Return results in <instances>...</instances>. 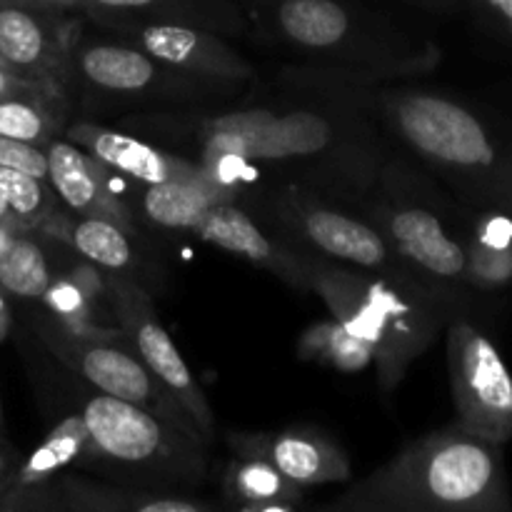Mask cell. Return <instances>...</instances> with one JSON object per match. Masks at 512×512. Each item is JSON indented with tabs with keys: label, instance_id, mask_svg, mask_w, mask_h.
Listing matches in <instances>:
<instances>
[{
	"label": "cell",
	"instance_id": "cell-1",
	"mask_svg": "<svg viewBox=\"0 0 512 512\" xmlns=\"http://www.w3.org/2000/svg\"><path fill=\"white\" fill-rule=\"evenodd\" d=\"M303 98L293 105L228 110H145L125 115L120 128L200 165L240 160L265 180L358 205L395 160L393 143L358 105L315 88H303Z\"/></svg>",
	"mask_w": 512,
	"mask_h": 512
},
{
	"label": "cell",
	"instance_id": "cell-2",
	"mask_svg": "<svg viewBox=\"0 0 512 512\" xmlns=\"http://www.w3.org/2000/svg\"><path fill=\"white\" fill-rule=\"evenodd\" d=\"M290 80L363 108L385 138L423 163L458 200L512 215V120L453 90L365 83L303 68Z\"/></svg>",
	"mask_w": 512,
	"mask_h": 512
},
{
	"label": "cell",
	"instance_id": "cell-3",
	"mask_svg": "<svg viewBox=\"0 0 512 512\" xmlns=\"http://www.w3.org/2000/svg\"><path fill=\"white\" fill-rule=\"evenodd\" d=\"M250 23L285 55L348 80L393 83L443 60L435 40L355 0H258Z\"/></svg>",
	"mask_w": 512,
	"mask_h": 512
},
{
	"label": "cell",
	"instance_id": "cell-4",
	"mask_svg": "<svg viewBox=\"0 0 512 512\" xmlns=\"http://www.w3.org/2000/svg\"><path fill=\"white\" fill-rule=\"evenodd\" d=\"M330 512H510L503 445L455 423L405 445L343 495Z\"/></svg>",
	"mask_w": 512,
	"mask_h": 512
},
{
	"label": "cell",
	"instance_id": "cell-5",
	"mask_svg": "<svg viewBox=\"0 0 512 512\" xmlns=\"http://www.w3.org/2000/svg\"><path fill=\"white\" fill-rule=\"evenodd\" d=\"M340 325L370 345L378 385L393 395L410 363L435 343L455 310L408 275H378L320 258L313 290Z\"/></svg>",
	"mask_w": 512,
	"mask_h": 512
},
{
	"label": "cell",
	"instance_id": "cell-6",
	"mask_svg": "<svg viewBox=\"0 0 512 512\" xmlns=\"http://www.w3.org/2000/svg\"><path fill=\"white\" fill-rule=\"evenodd\" d=\"M358 208L380 230L400 268L430 295L465 315L473 290L465 265L463 200L448 198L395 158Z\"/></svg>",
	"mask_w": 512,
	"mask_h": 512
},
{
	"label": "cell",
	"instance_id": "cell-7",
	"mask_svg": "<svg viewBox=\"0 0 512 512\" xmlns=\"http://www.w3.org/2000/svg\"><path fill=\"white\" fill-rule=\"evenodd\" d=\"M88 428L80 468L133 488L193 493L208 475V445L170 420L110 395L93 393L78 410Z\"/></svg>",
	"mask_w": 512,
	"mask_h": 512
},
{
	"label": "cell",
	"instance_id": "cell-8",
	"mask_svg": "<svg viewBox=\"0 0 512 512\" xmlns=\"http://www.w3.org/2000/svg\"><path fill=\"white\" fill-rule=\"evenodd\" d=\"M78 28L65 70V100L78 93L85 105L103 108H193L230 98L238 83L180 73L138 45L98 28Z\"/></svg>",
	"mask_w": 512,
	"mask_h": 512
},
{
	"label": "cell",
	"instance_id": "cell-9",
	"mask_svg": "<svg viewBox=\"0 0 512 512\" xmlns=\"http://www.w3.org/2000/svg\"><path fill=\"white\" fill-rule=\"evenodd\" d=\"M258 213L288 243L305 253L378 275H408L380 235V230L353 208L293 183H268L253 193ZM410 278V275H408Z\"/></svg>",
	"mask_w": 512,
	"mask_h": 512
},
{
	"label": "cell",
	"instance_id": "cell-10",
	"mask_svg": "<svg viewBox=\"0 0 512 512\" xmlns=\"http://www.w3.org/2000/svg\"><path fill=\"white\" fill-rule=\"evenodd\" d=\"M38 335L48 345L50 353L60 363L68 365L93 390L150 410V413L170 420L200 440L193 420L183 413V408L170 398L168 390L145 368L125 333L115 335V338H85V335L68 333L50 318H43L38 323Z\"/></svg>",
	"mask_w": 512,
	"mask_h": 512
},
{
	"label": "cell",
	"instance_id": "cell-11",
	"mask_svg": "<svg viewBox=\"0 0 512 512\" xmlns=\"http://www.w3.org/2000/svg\"><path fill=\"white\" fill-rule=\"evenodd\" d=\"M448 370L458 423L495 445L512 440V373L498 345L465 315L448 323Z\"/></svg>",
	"mask_w": 512,
	"mask_h": 512
},
{
	"label": "cell",
	"instance_id": "cell-12",
	"mask_svg": "<svg viewBox=\"0 0 512 512\" xmlns=\"http://www.w3.org/2000/svg\"><path fill=\"white\" fill-rule=\"evenodd\" d=\"M103 275L105 290H108L110 305H113L120 330L130 340L145 368L155 375V380L168 390L170 398L193 420L200 440L210 448L215 443V435H218L215 433V413L195 375L185 365L178 345L173 343L170 333L160 323L158 310H155L150 295L130 275Z\"/></svg>",
	"mask_w": 512,
	"mask_h": 512
},
{
	"label": "cell",
	"instance_id": "cell-13",
	"mask_svg": "<svg viewBox=\"0 0 512 512\" xmlns=\"http://www.w3.org/2000/svg\"><path fill=\"white\" fill-rule=\"evenodd\" d=\"M75 35V10L35 0H0V60L38 88L65 95Z\"/></svg>",
	"mask_w": 512,
	"mask_h": 512
},
{
	"label": "cell",
	"instance_id": "cell-14",
	"mask_svg": "<svg viewBox=\"0 0 512 512\" xmlns=\"http://www.w3.org/2000/svg\"><path fill=\"white\" fill-rule=\"evenodd\" d=\"M193 235L235 258L268 270L290 288L303 290V293L313 290L320 255L305 253L298 245L288 243L283 235L268 233L245 205L233 203V200L213 205Z\"/></svg>",
	"mask_w": 512,
	"mask_h": 512
},
{
	"label": "cell",
	"instance_id": "cell-15",
	"mask_svg": "<svg viewBox=\"0 0 512 512\" xmlns=\"http://www.w3.org/2000/svg\"><path fill=\"white\" fill-rule=\"evenodd\" d=\"M103 30L138 45L180 73L238 85L255 78L250 60L243 58L225 35L213 30L178 23H135Z\"/></svg>",
	"mask_w": 512,
	"mask_h": 512
},
{
	"label": "cell",
	"instance_id": "cell-16",
	"mask_svg": "<svg viewBox=\"0 0 512 512\" xmlns=\"http://www.w3.org/2000/svg\"><path fill=\"white\" fill-rule=\"evenodd\" d=\"M63 135L130 183L155 185L170 180H213L208 170L195 160L118 125L110 128L93 120H78V123H65Z\"/></svg>",
	"mask_w": 512,
	"mask_h": 512
},
{
	"label": "cell",
	"instance_id": "cell-17",
	"mask_svg": "<svg viewBox=\"0 0 512 512\" xmlns=\"http://www.w3.org/2000/svg\"><path fill=\"white\" fill-rule=\"evenodd\" d=\"M43 150L48 160V183L68 213L108 218L133 233L135 218L120 195V175L98 163L65 135L50 140Z\"/></svg>",
	"mask_w": 512,
	"mask_h": 512
},
{
	"label": "cell",
	"instance_id": "cell-18",
	"mask_svg": "<svg viewBox=\"0 0 512 512\" xmlns=\"http://www.w3.org/2000/svg\"><path fill=\"white\" fill-rule=\"evenodd\" d=\"M228 445L233 455L268 460L285 478L305 490L350 480L348 455L330 435L320 430L290 428L280 433H230Z\"/></svg>",
	"mask_w": 512,
	"mask_h": 512
},
{
	"label": "cell",
	"instance_id": "cell-19",
	"mask_svg": "<svg viewBox=\"0 0 512 512\" xmlns=\"http://www.w3.org/2000/svg\"><path fill=\"white\" fill-rule=\"evenodd\" d=\"M28 510H75V512H213L223 503L195 498L175 490L133 488L115 480H90L65 470L45 485Z\"/></svg>",
	"mask_w": 512,
	"mask_h": 512
},
{
	"label": "cell",
	"instance_id": "cell-20",
	"mask_svg": "<svg viewBox=\"0 0 512 512\" xmlns=\"http://www.w3.org/2000/svg\"><path fill=\"white\" fill-rule=\"evenodd\" d=\"M95 28L135 23H178L233 38L250 30V18L235 0H80Z\"/></svg>",
	"mask_w": 512,
	"mask_h": 512
},
{
	"label": "cell",
	"instance_id": "cell-21",
	"mask_svg": "<svg viewBox=\"0 0 512 512\" xmlns=\"http://www.w3.org/2000/svg\"><path fill=\"white\" fill-rule=\"evenodd\" d=\"M88 445V428L83 415H65L40 440L38 448L10 470L0 488V510H28L35 495L53 483L65 470L80 468Z\"/></svg>",
	"mask_w": 512,
	"mask_h": 512
},
{
	"label": "cell",
	"instance_id": "cell-22",
	"mask_svg": "<svg viewBox=\"0 0 512 512\" xmlns=\"http://www.w3.org/2000/svg\"><path fill=\"white\" fill-rule=\"evenodd\" d=\"M40 303L63 330L85 338H115L123 335L118 320H105L103 310H113L105 290L103 270L83 260L68 273H55Z\"/></svg>",
	"mask_w": 512,
	"mask_h": 512
},
{
	"label": "cell",
	"instance_id": "cell-23",
	"mask_svg": "<svg viewBox=\"0 0 512 512\" xmlns=\"http://www.w3.org/2000/svg\"><path fill=\"white\" fill-rule=\"evenodd\" d=\"M465 265L473 295L512 288V215L498 208L465 205Z\"/></svg>",
	"mask_w": 512,
	"mask_h": 512
},
{
	"label": "cell",
	"instance_id": "cell-24",
	"mask_svg": "<svg viewBox=\"0 0 512 512\" xmlns=\"http://www.w3.org/2000/svg\"><path fill=\"white\" fill-rule=\"evenodd\" d=\"M133 198L150 225L168 233H195L213 205L233 200L213 180H170V183H133ZM235 203V200H233Z\"/></svg>",
	"mask_w": 512,
	"mask_h": 512
},
{
	"label": "cell",
	"instance_id": "cell-25",
	"mask_svg": "<svg viewBox=\"0 0 512 512\" xmlns=\"http://www.w3.org/2000/svg\"><path fill=\"white\" fill-rule=\"evenodd\" d=\"M305 488L253 455H233L223 473V508L240 512H293L303 505Z\"/></svg>",
	"mask_w": 512,
	"mask_h": 512
},
{
	"label": "cell",
	"instance_id": "cell-26",
	"mask_svg": "<svg viewBox=\"0 0 512 512\" xmlns=\"http://www.w3.org/2000/svg\"><path fill=\"white\" fill-rule=\"evenodd\" d=\"M43 233L73 248L80 258L93 263L103 273L130 275V270L138 265V250L130 240L133 233L108 218L75 215L65 210Z\"/></svg>",
	"mask_w": 512,
	"mask_h": 512
},
{
	"label": "cell",
	"instance_id": "cell-27",
	"mask_svg": "<svg viewBox=\"0 0 512 512\" xmlns=\"http://www.w3.org/2000/svg\"><path fill=\"white\" fill-rule=\"evenodd\" d=\"M68 103L65 95L50 90H30L0 98V135L45 148L63 135Z\"/></svg>",
	"mask_w": 512,
	"mask_h": 512
},
{
	"label": "cell",
	"instance_id": "cell-28",
	"mask_svg": "<svg viewBox=\"0 0 512 512\" xmlns=\"http://www.w3.org/2000/svg\"><path fill=\"white\" fill-rule=\"evenodd\" d=\"M295 353L300 360L310 363H323L338 373H363L373 365V350L368 343L355 338L345 325H340L335 318L318 320L308 325L303 335L298 338Z\"/></svg>",
	"mask_w": 512,
	"mask_h": 512
},
{
	"label": "cell",
	"instance_id": "cell-29",
	"mask_svg": "<svg viewBox=\"0 0 512 512\" xmlns=\"http://www.w3.org/2000/svg\"><path fill=\"white\" fill-rule=\"evenodd\" d=\"M55 278L48 253L33 230H20L0 253V290L20 300H40Z\"/></svg>",
	"mask_w": 512,
	"mask_h": 512
},
{
	"label": "cell",
	"instance_id": "cell-30",
	"mask_svg": "<svg viewBox=\"0 0 512 512\" xmlns=\"http://www.w3.org/2000/svg\"><path fill=\"white\" fill-rule=\"evenodd\" d=\"M0 193L8 203L10 218L20 230L43 233L55 218L65 213L48 180L23 170L0 168Z\"/></svg>",
	"mask_w": 512,
	"mask_h": 512
},
{
	"label": "cell",
	"instance_id": "cell-31",
	"mask_svg": "<svg viewBox=\"0 0 512 512\" xmlns=\"http://www.w3.org/2000/svg\"><path fill=\"white\" fill-rule=\"evenodd\" d=\"M0 168L23 170V173L38 175L48 180V160L40 145L23 143V140L0 135Z\"/></svg>",
	"mask_w": 512,
	"mask_h": 512
},
{
	"label": "cell",
	"instance_id": "cell-32",
	"mask_svg": "<svg viewBox=\"0 0 512 512\" xmlns=\"http://www.w3.org/2000/svg\"><path fill=\"white\" fill-rule=\"evenodd\" d=\"M490 30L512 40V0H468Z\"/></svg>",
	"mask_w": 512,
	"mask_h": 512
},
{
	"label": "cell",
	"instance_id": "cell-33",
	"mask_svg": "<svg viewBox=\"0 0 512 512\" xmlns=\"http://www.w3.org/2000/svg\"><path fill=\"white\" fill-rule=\"evenodd\" d=\"M395 3H403L408 8L423 10L430 15H455L468 5V0H395Z\"/></svg>",
	"mask_w": 512,
	"mask_h": 512
},
{
	"label": "cell",
	"instance_id": "cell-34",
	"mask_svg": "<svg viewBox=\"0 0 512 512\" xmlns=\"http://www.w3.org/2000/svg\"><path fill=\"white\" fill-rule=\"evenodd\" d=\"M30 90H45V88H38V85L18 78V75H15L13 70L0 60V98H5V95H15V93H30Z\"/></svg>",
	"mask_w": 512,
	"mask_h": 512
},
{
	"label": "cell",
	"instance_id": "cell-35",
	"mask_svg": "<svg viewBox=\"0 0 512 512\" xmlns=\"http://www.w3.org/2000/svg\"><path fill=\"white\" fill-rule=\"evenodd\" d=\"M10 328H13V313H10V305L5 300V293L0 290V343L8 338Z\"/></svg>",
	"mask_w": 512,
	"mask_h": 512
},
{
	"label": "cell",
	"instance_id": "cell-36",
	"mask_svg": "<svg viewBox=\"0 0 512 512\" xmlns=\"http://www.w3.org/2000/svg\"><path fill=\"white\" fill-rule=\"evenodd\" d=\"M15 233H20V228H15V225L10 223H0V253L8 248V243L15 238Z\"/></svg>",
	"mask_w": 512,
	"mask_h": 512
},
{
	"label": "cell",
	"instance_id": "cell-37",
	"mask_svg": "<svg viewBox=\"0 0 512 512\" xmlns=\"http://www.w3.org/2000/svg\"><path fill=\"white\" fill-rule=\"evenodd\" d=\"M35 3H45V5H55V8H65V10H75L78 13L80 0H35Z\"/></svg>",
	"mask_w": 512,
	"mask_h": 512
},
{
	"label": "cell",
	"instance_id": "cell-38",
	"mask_svg": "<svg viewBox=\"0 0 512 512\" xmlns=\"http://www.w3.org/2000/svg\"><path fill=\"white\" fill-rule=\"evenodd\" d=\"M0 223H10V225H15V223H13V218H10V210H8V203H5L3 193H0ZM15 228H18V225H15Z\"/></svg>",
	"mask_w": 512,
	"mask_h": 512
},
{
	"label": "cell",
	"instance_id": "cell-39",
	"mask_svg": "<svg viewBox=\"0 0 512 512\" xmlns=\"http://www.w3.org/2000/svg\"><path fill=\"white\" fill-rule=\"evenodd\" d=\"M0 423H3V405H0Z\"/></svg>",
	"mask_w": 512,
	"mask_h": 512
}]
</instances>
